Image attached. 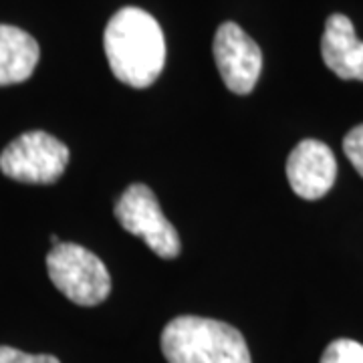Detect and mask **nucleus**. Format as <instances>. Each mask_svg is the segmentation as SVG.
<instances>
[{"mask_svg": "<svg viewBox=\"0 0 363 363\" xmlns=\"http://www.w3.org/2000/svg\"><path fill=\"white\" fill-rule=\"evenodd\" d=\"M0 363H61L55 355H30L25 351L14 350L9 345H0Z\"/></svg>", "mask_w": 363, "mask_h": 363, "instance_id": "nucleus-12", "label": "nucleus"}, {"mask_svg": "<svg viewBox=\"0 0 363 363\" xmlns=\"http://www.w3.org/2000/svg\"><path fill=\"white\" fill-rule=\"evenodd\" d=\"M116 218L121 228L140 236L160 259L169 260L180 255V236L164 216L156 194L145 184H131L117 198Z\"/></svg>", "mask_w": 363, "mask_h": 363, "instance_id": "nucleus-5", "label": "nucleus"}, {"mask_svg": "<svg viewBox=\"0 0 363 363\" xmlns=\"http://www.w3.org/2000/svg\"><path fill=\"white\" fill-rule=\"evenodd\" d=\"M325 65L339 79L363 81V43L355 37L353 23L345 14H331L321 39Z\"/></svg>", "mask_w": 363, "mask_h": 363, "instance_id": "nucleus-8", "label": "nucleus"}, {"mask_svg": "<svg viewBox=\"0 0 363 363\" xmlns=\"http://www.w3.org/2000/svg\"><path fill=\"white\" fill-rule=\"evenodd\" d=\"M321 363H363V345L353 339H335L323 351Z\"/></svg>", "mask_w": 363, "mask_h": 363, "instance_id": "nucleus-10", "label": "nucleus"}, {"mask_svg": "<svg viewBox=\"0 0 363 363\" xmlns=\"http://www.w3.org/2000/svg\"><path fill=\"white\" fill-rule=\"evenodd\" d=\"M214 59L222 81L236 95L255 89L262 71V52L236 23H222L214 35Z\"/></svg>", "mask_w": 363, "mask_h": 363, "instance_id": "nucleus-6", "label": "nucleus"}, {"mask_svg": "<svg viewBox=\"0 0 363 363\" xmlns=\"http://www.w3.org/2000/svg\"><path fill=\"white\" fill-rule=\"evenodd\" d=\"M51 283L71 303L95 307L109 297L111 277L104 260L75 242H59L47 255Z\"/></svg>", "mask_w": 363, "mask_h": 363, "instance_id": "nucleus-3", "label": "nucleus"}, {"mask_svg": "<svg viewBox=\"0 0 363 363\" xmlns=\"http://www.w3.org/2000/svg\"><path fill=\"white\" fill-rule=\"evenodd\" d=\"M168 363H252L242 333L216 319L184 315L162 331Z\"/></svg>", "mask_w": 363, "mask_h": 363, "instance_id": "nucleus-2", "label": "nucleus"}, {"mask_svg": "<svg viewBox=\"0 0 363 363\" xmlns=\"http://www.w3.org/2000/svg\"><path fill=\"white\" fill-rule=\"evenodd\" d=\"M69 164V147L47 131H26L0 154V172L23 184H55Z\"/></svg>", "mask_w": 363, "mask_h": 363, "instance_id": "nucleus-4", "label": "nucleus"}, {"mask_svg": "<svg viewBox=\"0 0 363 363\" xmlns=\"http://www.w3.org/2000/svg\"><path fill=\"white\" fill-rule=\"evenodd\" d=\"M39 43L23 28L0 25V87L23 83L39 63Z\"/></svg>", "mask_w": 363, "mask_h": 363, "instance_id": "nucleus-9", "label": "nucleus"}, {"mask_svg": "<svg viewBox=\"0 0 363 363\" xmlns=\"http://www.w3.org/2000/svg\"><path fill=\"white\" fill-rule=\"evenodd\" d=\"M51 242H52V247H57V245L61 242V238H59L57 234H52V236H51Z\"/></svg>", "mask_w": 363, "mask_h": 363, "instance_id": "nucleus-13", "label": "nucleus"}, {"mask_svg": "<svg viewBox=\"0 0 363 363\" xmlns=\"http://www.w3.org/2000/svg\"><path fill=\"white\" fill-rule=\"evenodd\" d=\"M104 47L113 75L135 89L154 85L166 65L164 30L152 14L138 6H125L109 18Z\"/></svg>", "mask_w": 363, "mask_h": 363, "instance_id": "nucleus-1", "label": "nucleus"}, {"mask_svg": "<svg viewBox=\"0 0 363 363\" xmlns=\"http://www.w3.org/2000/svg\"><path fill=\"white\" fill-rule=\"evenodd\" d=\"M337 162L329 145L319 140L298 142L286 160V180L303 200L323 198L335 184Z\"/></svg>", "mask_w": 363, "mask_h": 363, "instance_id": "nucleus-7", "label": "nucleus"}, {"mask_svg": "<svg viewBox=\"0 0 363 363\" xmlns=\"http://www.w3.org/2000/svg\"><path fill=\"white\" fill-rule=\"evenodd\" d=\"M343 152L353 164V168L357 169V174L363 178V123L353 128L343 140Z\"/></svg>", "mask_w": 363, "mask_h": 363, "instance_id": "nucleus-11", "label": "nucleus"}]
</instances>
